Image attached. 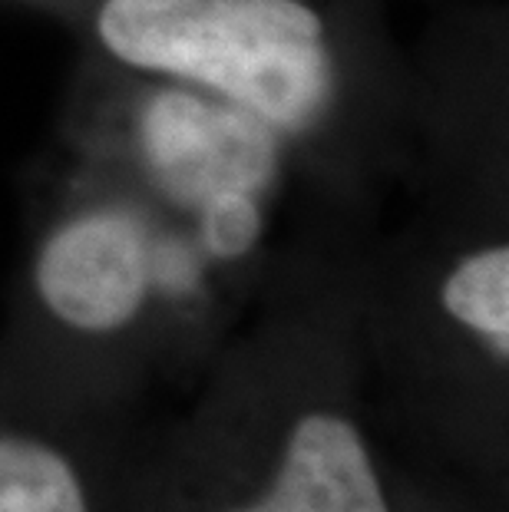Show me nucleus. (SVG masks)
I'll list each match as a JSON object with an SVG mask.
<instances>
[{
    "label": "nucleus",
    "mask_w": 509,
    "mask_h": 512,
    "mask_svg": "<svg viewBox=\"0 0 509 512\" xmlns=\"http://www.w3.org/2000/svg\"><path fill=\"white\" fill-rule=\"evenodd\" d=\"M96 34L116 60L209 86L272 129L308 126L331 96L324 24L301 0H103Z\"/></svg>",
    "instance_id": "f257e3e1"
},
{
    "label": "nucleus",
    "mask_w": 509,
    "mask_h": 512,
    "mask_svg": "<svg viewBox=\"0 0 509 512\" xmlns=\"http://www.w3.org/2000/svg\"><path fill=\"white\" fill-rule=\"evenodd\" d=\"M443 308L506 361L509 354V248L490 245L457 261L440 291Z\"/></svg>",
    "instance_id": "423d86ee"
},
{
    "label": "nucleus",
    "mask_w": 509,
    "mask_h": 512,
    "mask_svg": "<svg viewBox=\"0 0 509 512\" xmlns=\"http://www.w3.org/2000/svg\"><path fill=\"white\" fill-rule=\"evenodd\" d=\"M225 512H391V499L364 433L341 413L314 410L291 427L272 483Z\"/></svg>",
    "instance_id": "20e7f679"
},
{
    "label": "nucleus",
    "mask_w": 509,
    "mask_h": 512,
    "mask_svg": "<svg viewBox=\"0 0 509 512\" xmlns=\"http://www.w3.org/2000/svg\"><path fill=\"white\" fill-rule=\"evenodd\" d=\"M139 146L172 199L209 205L219 195L268 189L278 169L272 126L229 100L159 90L139 113Z\"/></svg>",
    "instance_id": "f03ea898"
},
{
    "label": "nucleus",
    "mask_w": 509,
    "mask_h": 512,
    "mask_svg": "<svg viewBox=\"0 0 509 512\" xmlns=\"http://www.w3.org/2000/svg\"><path fill=\"white\" fill-rule=\"evenodd\" d=\"M37 294L53 318L86 334H113L143 311L153 285L146 228L123 209H90L43 242Z\"/></svg>",
    "instance_id": "7ed1b4c3"
},
{
    "label": "nucleus",
    "mask_w": 509,
    "mask_h": 512,
    "mask_svg": "<svg viewBox=\"0 0 509 512\" xmlns=\"http://www.w3.org/2000/svg\"><path fill=\"white\" fill-rule=\"evenodd\" d=\"M0 512H93L67 456L30 437H0Z\"/></svg>",
    "instance_id": "39448f33"
},
{
    "label": "nucleus",
    "mask_w": 509,
    "mask_h": 512,
    "mask_svg": "<svg viewBox=\"0 0 509 512\" xmlns=\"http://www.w3.org/2000/svg\"><path fill=\"white\" fill-rule=\"evenodd\" d=\"M202 235L212 255L219 258H242L255 248L262 235V205L258 195L232 192L219 195L209 205H202Z\"/></svg>",
    "instance_id": "0eeeda50"
}]
</instances>
